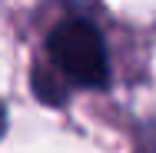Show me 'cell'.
Listing matches in <instances>:
<instances>
[{"mask_svg": "<svg viewBox=\"0 0 156 153\" xmlns=\"http://www.w3.org/2000/svg\"><path fill=\"white\" fill-rule=\"evenodd\" d=\"M47 53L57 67V73L76 87H106L110 83V57L106 43L90 20L70 17L60 20L47 37Z\"/></svg>", "mask_w": 156, "mask_h": 153, "instance_id": "1", "label": "cell"}]
</instances>
